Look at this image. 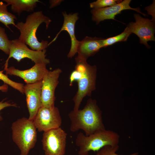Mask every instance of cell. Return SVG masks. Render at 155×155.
<instances>
[{
  "instance_id": "1",
  "label": "cell",
  "mask_w": 155,
  "mask_h": 155,
  "mask_svg": "<svg viewBox=\"0 0 155 155\" xmlns=\"http://www.w3.org/2000/svg\"><path fill=\"white\" fill-rule=\"evenodd\" d=\"M68 116L72 132L82 130L85 135L88 136L98 130L105 129L101 112L94 100L88 99L82 109L73 110Z\"/></svg>"
},
{
  "instance_id": "2",
  "label": "cell",
  "mask_w": 155,
  "mask_h": 155,
  "mask_svg": "<svg viewBox=\"0 0 155 155\" xmlns=\"http://www.w3.org/2000/svg\"><path fill=\"white\" fill-rule=\"evenodd\" d=\"M51 20L44 15L42 11L34 12L28 15L25 22H18L16 27L20 31V34L18 39L28 45L31 49L34 51H42L49 46L47 40L38 41L36 35L37 30L43 23L46 24L47 29Z\"/></svg>"
},
{
  "instance_id": "3",
  "label": "cell",
  "mask_w": 155,
  "mask_h": 155,
  "mask_svg": "<svg viewBox=\"0 0 155 155\" xmlns=\"http://www.w3.org/2000/svg\"><path fill=\"white\" fill-rule=\"evenodd\" d=\"M119 138L117 133L104 129L98 130L88 136L80 132L76 136L75 144L79 148V155H88L90 151L97 152L105 146L118 145Z\"/></svg>"
},
{
  "instance_id": "4",
  "label": "cell",
  "mask_w": 155,
  "mask_h": 155,
  "mask_svg": "<svg viewBox=\"0 0 155 155\" xmlns=\"http://www.w3.org/2000/svg\"><path fill=\"white\" fill-rule=\"evenodd\" d=\"M11 129L12 138L20 151V155H28L35 146L37 133L33 121L25 117L13 123Z\"/></svg>"
},
{
  "instance_id": "5",
  "label": "cell",
  "mask_w": 155,
  "mask_h": 155,
  "mask_svg": "<svg viewBox=\"0 0 155 155\" xmlns=\"http://www.w3.org/2000/svg\"><path fill=\"white\" fill-rule=\"evenodd\" d=\"M76 65L75 69L80 73L77 80L78 90L73 98L74 103L73 111L79 109L83 98L89 96L95 88L96 68L95 66H91L87 62V60L75 58Z\"/></svg>"
},
{
  "instance_id": "6",
  "label": "cell",
  "mask_w": 155,
  "mask_h": 155,
  "mask_svg": "<svg viewBox=\"0 0 155 155\" xmlns=\"http://www.w3.org/2000/svg\"><path fill=\"white\" fill-rule=\"evenodd\" d=\"M46 49L34 51L29 49L26 44L18 39L11 40L9 57L4 65V70L8 68V62L10 58L13 57L18 62L25 58L31 59L35 63H50L49 60L46 58Z\"/></svg>"
},
{
  "instance_id": "7",
  "label": "cell",
  "mask_w": 155,
  "mask_h": 155,
  "mask_svg": "<svg viewBox=\"0 0 155 155\" xmlns=\"http://www.w3.org/2000/svg\"><path fill=\"white\" fill-rule=\"evenodd\" d=\"M67 134L61 127L44 132L42 142L45 155H64Z\"/></svg>"
},
{
  "instance_id": "8",
  "label": "cell",
  "mask_w": 155,
  "mask_h": 155,
  "mask_svg": "<svg viewBox=\"0 0 155 155\" xmlns=\"http://www.w3.org/2000/svg\"><path fill=\"white\" fill-rule=\"evenodd\" d=\"M33 121L38 131L44 132L60 127L62 119L57 107L48 108L41 106Z\"/></svg>"
},
{
  "instance_id": "9",
  "label": "cell",
  "mask_w": 155,
  "mask_h": 155,
  "mask_svg": "<svg viewBox=\"0 0 155 155\" xmlns=\"http://www.w3.org/2000/svg\"><path fill=\"white\" fill-rule=\"evenodd\" d=\"M134 16L135 22L129 23L126 28L128 31L134 33L139 37L141 44H144L149 48L150 46L148 41L155 40L154 21L143 18L137 13L135 14Z\"/></svg>"
},
{
  "instance_id": "10",
  "label": "cell",
  "mask_w": 155,
  "mask_h": 155,
  "mask_svg": "<svg viewBox=\"0 0 155 155\" xmlns=\"http://www.w3.org/2000/svg\"><path fill=\"white\" fill-rule=\"evenodd\" d=\"M62 72L57 68L49 71L42 80L41 90V106L51 108L55 106V89L59 82L58 79Z\"/></svg>"
},
{
  "instance_id": "11",
  "label": "cell",
  "mask_w": 155,
  "mask_h": 155,
  "mask_svg": "<svg viewBox=\"0 0 155 155\" xmlns=\"http://www.w3.org/2000/svg\"><path fill=\"white\" fill-rule=\"evenodd\" d=\"M131 0L122 1L115 5L103 8L92 9L91 12L92 19L98 24L100 22L104 20L113 19L115 20V16L120 13L123 10L131 9L142 14L144 16L146 15L142 13L139 8H133L130 7Z\"/></svg>"
},
{
  "instance_id": "12",
  "label": "cell",
  "mask_w": 155,
  "mask_h": 155,
  "mask_svg": "<svg viewBox=\"0 0 155 155\" xmlns=\"http://www.w3.org/2000/svg\"><path fill=\"white\" fill-rule=\"evenodd\" d=\"M44 63H35L30 68L21 70L11 67L5 69L6 75H14L22 79L27 84L34 83L42 80L49 71Z\"/></svg>"
},
{
  "instance_id": "13",
  "label": "cell",
  "mask_w": 155,
  "mask_h": 155,
  "mask_svg": "<svg viewBox=\"0 0 155 155\" xmlns=\"http://www.w3.org/2000/svg\"><path fill=\"white\" fill-rule=\"evenodd\" d=\"M42 80L26 84L23 87L24 93L26 97L27 107L29 114L28 119L32 120L42 106L41 90Z\"/></svg>"
},
{
  "instance_id": "14",
  "label": "cell",
  "mask_w": 155,
  "mask_h": 155,
  "mask_svg": "<svg viewBox=\"0 0 155 155\" xmlns=\"http://www.w3.org/2000/svg\"><path fill=\"white\" fill-rule=\"evenodd\" d=\"M64 21L63 26L59 32L53 39L49 43V46L57 39L59 34L63 31H67L69 34L71 38V46L67 57L72 58L77 53V48L79 41L76 38L75 34V26L76 21L79 19L78 13L67 14L65 12L62 13Z\"/></svg>"
},
{
  "instance_id": "15",
  "label": "cell",
  "mask_w": 155,
  "mask_h": 155,
  "mask_svg": "<svg viewBox=\"0 0 155 155\" xmlns=\"http://www.w3.org/2000/svg\"><path fill=\"white\" fill-rule=\"evenodd\" d=\"M103 39L86 36L81 41H79L77 51L78 55L76 58L87 60L88 57L94 55L102 47Z\"/></svg>"
},
{
  "instance_id": "16",
  "label": "cell",
  "mask_w": 155,
  "mask_h": 155,
  "mask_svg": "<svg viewBox=\"0 0 155 155\" xmlns=\"http://www.w3.org/2000/svg\"><path fill=\"white\" fill-rule=\"evenodd\" d=\"M7 6L11 5V9L20 16L23 11L31 12L34 11L38 2V0H3Z\"/></svg>"
},
{
  "instance_id": "17",
  "label": "cell",
  "mask_w": 155,
  "mask_h": 155,
  "mask_svg": "<svg viewBox=\"0 0 155 155\" xmlns=\"http://www.w3.org/2000/svg\"><path fill=\"white\" fill-rule=\"evenodd\" d=\"M7 6L6 4L3 1H0V22L10 29L9 25L11 24L15 26V21L17 19V17L8 11Z\"/></svg>"
},
{
  "instance_id": "18",
  "label": "cell",
  "mask_w": 155,
  "mask_h": 155,
  "mask_svg": "<svg viewBox=\"0 0 155 155\" xmlns=\"http://www.w3.org/2000/svg\"><path fill=\"white\" fill-rule=\"evenodd\" d=\"M131 34L125 28L123 32L118 35L104 39L102 41V47H106L118 42L126 41Z\"/></svg>"
},
{
  "instance_id": "19",
  "label": "cell",
  "mask_w": 155,
  "mask_h": 155,
  "mask_svg": "<svg viewBox=\"0 0 155 155\" xmlns=\"http://www.w3.org/2000/svg\"><path fill=\"white\" fill-rule=\"evenodd\" d=\"M11 40H9L5 30L0 26V50L9 55Z\"/></svg>"
},
{
  "instance_id": "20",
  "label": "cell",
  "mask_w": 155,
  "mask_h": 155,
  "mask_svg": "<svg viewBox=\"0 0 155 155\" xmlns=\"http://www.w3.org/2000/svg\"><path fill=\"white\" fill-rule=\"evenodd\" d=\"M3 71H0V80L3 81L5 84L9 85L22 94H23L24 84L12 81L8 78L7 75L3 74Z\"/></svg>"
},
{
  "instance_id": "21",
  "label": "cell",
  "mask_w": 155,
  "mask_h": 155,
  "mask_svg": "<svg viewBox=\"0 0 155 155\" xmlns=\"http://www.w3.org/2000/svg\"><path fill=\"white\" fill-rule=\"evenodd\" d=\"M122 0H97L90 4V7L92 9L103 8L115 5Z\"/></svg>"
},
{
  "instance_id": "22",
  "label": "cell",
  "mask_w": 155,
  "mask_h": 155,
  "mask_svg": "<svg viewBox=\"0 0 155 155\" xmlns=\"http://www.w3.org/2000/svg\"><path fill=\"white\" fill-rule=\"evenodd\" d=\"M119 148L118 145L115 146H106L97 151L96 155H122L116 153V152ZM138 153L135 152L129 155H138Z\"/></svg>"
},
{
  "instance_id": "23",
  "label": "cell",
  "mask_w": 155,
  "mask_h": 155,
  "mask_svg": "<svg viewBox=\"0 0 155 155\" xmlns=\"http://www.w3.org/2000/svg\"><path fill=\"white\" fill-rule=\"evenodd\" d=\"M11 106L17 107V105L15 104L11 103L8 101L4 102L2 100L0 102V111L5 107ZM2 119V117L0 115V121H1Z\"/></svg>"
},
{
  "instance_id": "24",
  "label": "cell",
  "mask_w": 155,
  "mask_h": 155,
  "mask_svg": "<svg viewBox=\"0 0 155 155\" xmlns=\"http://www.w3.org/2000/svg\"><path fill=\"white\" fill-rule=\"evenodd\" d=\"M62 1L61 0H50V5L49 8H52L59 5L61 3Z\"/></svg>"
},
{
  "instance_id": "25",
  "label": "cell",
  "mask_w": 155,
  "mask_h": 155,
  "mask_svg": "<svg viewBox=\"0 0 155 155\" xmlns=\"http://www.w3.org/2000/svg\"><path fill=\"white\" fill-rule=\"evenodd\" d=\"M8 89L7 85L6 84H4L2 86H0V90L3 92H6Z\"/></svg>"
}]
</instances>
